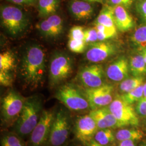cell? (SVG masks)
<instances>
[{
  "instance_id": "cell-1",
  "label": "cell",
  "mask_w": 146,
  "mask_h": 146,
  "mask_svg": "<svg viewBox=\"0 0 146 146\" xmlns=\"http://www.w3.org/2000/svg\"><path fill=\"white\" fill-rule=\"evenodd\" d=\"M45 73V54L43 50L37 45L30 46L22 59L21 75L23 80L31 88H37L43 83Z\"/></svg>"
},
{
  "instance_id": "cell-2",
  "label": "cell",
  "mask_w": 146,
  "mask_h": 146,
  "mask_svg": "<svg viewBox=\"0 0 146 146\" xmlns=\"http://www.w3.org/2000/svg\"><path fill=\"white\" fill-rule=\"evenodd\" d=\"M42 101L37 96L26 98L21 114L13 125V131L21 137L30 135L42 114Z\"/></svg>"
},
{
  "instance_id": "cell-3",
  "label": "cell",
  "mask_w": 146,
  "mask_h": 146,
  "mask_svg": "<svg viewBox=\"0 0 146 146\" xmlns=\"http://www.w3.org/2000/svg\"><path fill=\"white\" fill-rule=\"evenodd\" d=\"M55 98L71 111L84 113L91 110L84 90L74 84L68 83L60 86Z\"/></svg>"
},
{
  "instance_id": "cell-4",
  "label": "cell",
  "mask_w": 146,
  "mask_h": 146,
  "mask_svg": "<svg viewBox=\"0 0 146 146\" xmlns=\"http://www.w3.org/2000/svg\"><path fill=\"white\" fill-rule=\"evenodd\" d=\"M72 126V116L66 109L56 111L47 146L65 145L70 135Z\"/></svg>"
},
{
  "instance_id": "cell-5",
  "label": "cell",
  "mask_w": 146,
  "mask_h": 146,
  "mask_svg": "<svg viewBox=\"0 0 146 146\" xmlns=\"http://www.w3.org/2000/svg\"><path fill=\"white\" fill-rule=\"evenodd\" d=\"M1 21L6 31L14 36L23 33L29 25L26 15L21 9L13 5L1 7Z\"/></svg>"
},
{
  "instance_id": "cell-6",
  "label": "cell",
  "mask_w": 146,
  "mask_h": 146,
  "mask_svg": "<svg viewBox=\"0 0 146 146\" xmlns=\"http://www.w3.org/2000/svg\"><path fill=\"white\" fill-rule=\"evenodd\" d=\"M26 98L14 90H9L1 100V120L6 127L14 125L21 114Z\"/></svg>"
},
{
  "instance_id": "cell-7",
  "label": "cell",
  "mask_w": 146,
  "mask_h": 146,
  "mask_svg": "<svg viewBox=\"0 0 146 146\" xmlns=\"http://www.w3.org/2000/svg\"><path fill=\"white\" fill-rule=\"evenodd\" d=\"M73 69V60L69 56L63 53H58L54 55L49 69L50 86L55 87L62 84L69 77Z\"/></svg>"
},
{
  "instance_id": "cell-8",
  "label": "cell",
  "mask_w": 146,
  "mask_h": 146,
  "mask_svg": "<svg viewBox=\"0 0 146 146\" xmlns=\"http://www.w3.org/2000/svg\"><path fill=\"white\" fill-rule=\"evenodd\" d=\"M56 110H43L38 122L31 131L27 146H47Z\"/></svg>"
},
{
  "instance_id": "cell-9",
  "label": "cell",
  "mask_w": 146,
  "mask_h": 146,
  "mask_svg": "<svg viewBox=\"0 0 146 146\" xmlns=\"http://www.w3.org/2000/svg\"><path fill=\"white\" fill-rule=\"evenodd\" d=\"M111 113L118 121L121 128L139 125L140 120L132 104H128L117 96L108 106Z\"/></svg>"
},
{
  "instance_id": "cell-10",
  "label": "cell",
  "mask_w": 146,
  "mask_h": 146,
  "mask_svg": "<svg viewBox=\"0 0 146 146\" xmlns=\"http://www.w3.org/2000/svg\"><path fill=\"white\" fill-rule=\"evenodd\" d=\"M83 90L91 110L107 107L114 100V87L110 84H104L97 88Z\"/></svg>"
},
{
  "instance_id": "cell-11",
  "label": "cell",
  "mask_w": 146,
  "mask_h": 146,
  "mask_svg": "<svg viewBox=\"0 0 146 146\" xmlns=\"http://www.w3.org/2000/svg\"><path fill=\"white\" fill-rule=\"evenodd\" d=\"M74 132L76 139L83 146H87L94 139L98 127L93 117L88 114L78 116L75 122Z\"/></svg>"
},
{
  "instance_id": "cell-12",
  "label": "cell",
  "mask_w": 146,
  "mask_h": 146,
  "mask_svg": "<svg viewBox=\"0 0 146 146\" xmlns=\"http://www.w3.org/2000/svg\"><path fill=\"white\" fill-rule=\"evenodd\" d=\"M104 70L101 65L94 64L81 69L78 75V82L84 89L94 88L102 86L104 82Z\"/></svg>"
},
{
  "instance_id": "cell-13",
  "label": "cell",
  "mask_w": 146,
  "mask_h": 146,
  "mask_svg": "<svg viewBox=\"0 0 146 146\" xmlns=\"http://www.w3.org/2000/svg\"><path fill=\"white\" fill-rule=\"evenodd\" d=\"M89 45L86 58L91 62H102L114 55L117 51L114 44L106 41L95 42Z\"/></svg>"
},
{
  "instance_id": "cell-14",
  "label": "cell",
  "mask_w": 146,
  "mask_h": 146,
  "mask_svg": "<svg viewBox=\"0 0 146 146\" xmlns=\"http://www.w3.org/2000/svg\"><path fill=\"white\" fill-rule=\"evenodd\" d=\"M36 28L43 36L54 38L62 34L64 30L63 21L60 16L55 14L38 23Z\"/></svg>"
},
{
  "instance_id": "cell-15",
  "label": "cell",
  "mask_w": 146,
  "mask_h": 146,
  "mask_svg": "<svg viewBox=\"0 0 146 146\" xmlns=\"http://www.w3.org/2000/svg\"><path fill=\"white\" fill-rule=\"evenodd\" d=\"M89 114L95 120L99 129L121 128L118 121L110 111L108 106L92 110Z\"/></svg>"
},
{
  "instance_id": "cell-16",
  "label": "cell",
  "mask_w": 146,
  "mask_h": 146,
  "mask_svg": "<svg viewBox=\"0 0 146 146\" xmlns=\"http://www.w3.org/2000/svg\"><path fill=\"white\" fill-rule=\"evenodd\" d=\"M129 64L125 57L119 58L110 64L106 70V74L110 80L121 82L128 78Z\"/></svg>"
},
{
  "instance_id": "cell-17",
  "label": "cell",
  "mask_w": 146,
  "mask_h": 146,
  "mask_svg": "<svg viewBox=\"0 0 146 146\" xmlns=\"http://www.w3.org/2000/svg\"><path fill=\"white\" fill-rule=\"evenodd\" d=\"M68 9L73 17L79 21L90 19L94 12V7L91 3L84 0H71Z\"/></svg>"
},
{
  "instance_id": "cell-18",
  "label": "cell",
  "mask_w": 146,
  "mask_h": 146,
  "mask_svg": "<svg viewBox=\"0 0 146 146\" xmlns=\"http://www.w3.org/2000/svg\"><path fill=\"white\" fill-rule=\"evenodd\" d=\"M115 25L116 28L122 32L129 31L134 26L133 17L124 7L113 6Z\"/></svg>"
},
{
  "instance_id": "cell-19",
  "label": "cell",
  "mask_w": 146,
  "mask_h": 146,
  "mask_svg": "<svg viewBox=\"0 0 146 146\" xmlns=\"http://www.w3.org/2000/svg\"><path fill=\"white\" fill-rule=\"evenodd\" d=\"M95 23L102 25L112 31H117V28L115 25L113 6H104L100 12Z\"/></svg>"
},
{
  "instance_id": "cell-20",
  "label": "cell",
  "mask_w": 146,
  "mask_h": 146,
  "mask_svg": "<svg viewBox=\"0 0 146 146\" xmlns=\"http://www.w3.org/2000/svg\"><path fill=\"white\" fill-rule=\"evenodd\" d=\"M145 136V133L143 131L136 128H123L115 132L116 141L119 142L125 140L139 141L142 140Z\"/></svg>"
},
{
  "instance_id": "cell-21",
  "label": "cell",
  "mask_w": 146,
  "mask_h": 146,
  "mask_svg": "<svg viewBox=\"0 0 146 146\" xmlns=\"http://www.w3.org/2000/svg\"><path fill=\"white\" fill-rule=\"evenodd\" d=\"M60 5V0H38L39 16L47 18L55 14Z\"/></svg>"
},
{
  "instance_id": "cell-22",
  "label": "cell",
  "mask_w": 146,
  "mask_h": 146,
  "mask_svg": "<svg viewBox=\"0 0 146 146\" xmlns=\"http://www.w3.org/2000/svg\"><path fill=\"white\" fill-rule=\"evenodd\" d=\"M93 139L98 143L104 146H114L116 141L115 133L111 128L98 129Z\"/></svg>"
},
{
  "instance_id": "cell-23",
  "label": "cell",
  "mask_w": 146,
  "mask_h": 146,
  "mask_svg": "<svg viewBox=\"0 0 146 146\" xmlns=\"http://www.w3.org/2000/svg\"><path fill=\"white\" fill-rule=\"evenodd\" d=\"M129 69L134 76H143V75H146V64L142 54L131 58Z\"/></svg>"
},
{
  "instance_id": "cell-24",
  "label": "cell",
  "mask_w": 146,
  "mask_h": 146,
  "mask_svg": "<svg viewBox=\"0 0 146 146\" xmlns=\"http://www.w3.org/2000/svg\"><path fill=\"white\" fill-rule=\"evenodd\" d=\"M143 76H134L121 81L119 85V90L122 94L129 92L143 84Z\"/></svg>"
},
{
  "instance_id": "cell-25",
  "label": "cell",
  "mask_w": 146,
  "mask_h": 146,
  "mask_svg": "<svg viewBox=\"0 0 146 146\" xmlns=\"http://www.w3.org/2000/svg\"><path fill=\"white\" fill-rule=\"evenodd\" d=\"M1 146H27L23 138L15 132H7L1 137Z\"/></svg>"
},
{
  "instance_id": "cell-26",
  "label": "cell",
  "mask_w": 146,
  "mask_h": 146,
  "mask_svg": "<svg viewBox=\"0 0 146 146\" xmlns=\"http://www.w3.org/2000/svg\"><path fill=\"white\" fill-rule=\"evenodd\" d=\"M15 65V58L14 54L6 51L0 54V71L11 72Z\"/></svg>"
},
{
  "instance_id": "cell-27",
  "label": "cell",
  "mask_w": 146,
  "mask_h": 146,
  "mask_svg": "<svg viewBox=\"0 0 146 146\" xmlns=\"http://www.w3.org/2000/svg\"><path fill=\"white\" fill-rule=\"evenodd\" d=\"M143 84L129 92L121 95L120 98L128 104H133L137 102L143 97Z\"/></svg>"
},
{
  "instance_id": "cell-28",
  "label": "cell",
  "mask_w": 146,
  "mask_h": 146,
  "mask_svg": "<svg viewBox=\"0 0 146 146\" xmlns=\"http://www.w3.org/2000/svg\"><path fill=\"white\" fill-rule=\"evenodd\" d=\"M132 41L137 46L143 49L146 48V25L138 28L133 36Z\"/></svg>"
},
{
  "instance_id": "cell-29",
  "label": "cell",
  "mask_w": 146,
  "mask_h": 146,
  "mask_svg": "<svg viewBox=\"0 0 146 146\" xmlns=\"http://www.w3.org/2000/svg\"><path fill=\"white\" fill-rule=\"evenodd\" d=\"M68 49L74 53H83L86 49L87 44L84 40H76L72 38L68 39Z\"/></svg>"
},
{
  "instance_id": "cell-30",
  "label": "cell",
  "mask_w": 146,
  "mask_h": 146,
  "mask_svg": "<svg viewBox=\"0 0 146 146\" xmlns=\"http://www.w3.org/2000/svg\"><path fill=\"white\" fill-rule=\"evenodd\" d=\"M84 41L87 45L97 42V41H98V33L95 28L84 29Z\"/></svg>"
},
{
  "instance_id": "cell-31",
  "label": "cell",
  "mask_w": 146,
  "mask_h": 146,
  "mask_svg": "<svg viewBox=\"0 0 146 146\" xmlns=\"http://www.w3.org/2000/svg\"><path fill=\"white\" fill-rule=\"evenodd\" d=\"M84 31L82 27H73L69 31L68 37L76 40H84Z\"/></svg>"
},
{
  "instance_id": "cell-32",
  "label": "cell",
  "mask_w": 146,
  "mask_h": 146,
  "mask_svg": "<svg viewBox=\"0 0 146 146\" xmlns=\"http://www.w3.org/2000/svg\"><path fill=\"white\" fill-rule=\"evenodd\" d=\"M14 81L11 72L0 71V84L4 87H10Z\"/></svg>"
},
{
  "instance_id": "cell-33",
  "label": "cell",
  "mask_w": 146,
  "mask_h": 146,
  "mask_svg": "<svg viewBox=\"0 0 146 146\" xmlns=\"http://www.w3.org/2000/svg\"><path fill=\"white\" fill-rule=\"evenodd\" d=\"M135 110L138 116L146 117V98L143 97L137 102Z\"/></svg>"
},
{
  "instance_id": "cell-34",
  "label": "cell",
  "mask_w": 146,
  "mask_h": 146,
  "mask_svg": "<svg viewBox=\"0 0 146 146\" xmlns=\"http://www.w3.org/2000/svg\"><path fill=\"white\" fill-rule=\"evenodd\" d=\"M136 8L143 21L146 22V0H140L136 5Z\"/></svg>"
},
{
  "instance_id": "cell-35",
  "label": "cell",
  "mask_w": 146,
  "mask_h": 146,
  "mask_svg": "<svg viewBox=\"0 0 146 146\" xmlns=\"http://www.w3.org/2000/svg\"><path fill=\"white\" fill-rule=\"evenodd\" d=\"M135 0H110V3L114 5H121L126 9L130 8Z\"/></svg>"
},
{
  "instance_id": "cell-36",
  "label": "cell",
  "mask_w": 146,
  "mask_h": 146,
  "mask_svg": "<svg viewBox=\"0 0 146 146\" xmlns=\"http://www.w3.org/2000/svg\"><path fill=\"white\" fill-rule=\"evenodd\" d=\"M95 28L98 31H100L106 34H108L112 35L113 37L115 36L117 33V31H112L104 25L99 24V23H95Z\"/></svg>"
},
{
  "instance_id": "cell-37",
  "label": "cell",
  "mask_w": 146,
  "mask_h": 146,
  "mask_svg": "<svg viewBox=\"0 0 146 146\" xmlns=\"http://www.w3.org/2000/svg\"><path fill=\"white\" fill-rule=\"evenodd\" d=\"M13 3L18 5H33L35 0H8Z\"/></svg>"
},
{
  "instance_id": "cell-38",
  "label": "cell",
  "mask_w": 146,
  "mask_h": 146,
  "mask_svg": "<svg viewBox=\"0 0 146 146\" xmlns=\"http://www.w3.org/2000/svg\"><path fill=\"white\" fill-rule=\"evenodd\" d=\"M97 33H98V38L99 41H104L112 37H114L112 35L108 34L103 33L98 31Z\"/></svg>"
},
{
  "instance_id": "cell-39",
  "label": "cell",
  "mask_w": 146,
  "mask_h": 146,
  "mask_svg": "<svg viewBox=\"0 0 146 146\" xmlns=\"http://www.w3.org/2000/svg\"><path fill=\"white\" fill-rule=\"evenodd\" d=\"M136 142L132 140L121 141L117 146H136Z\"/></svg>"
},
{
  "instance_id": "cell-40",
  "label": "cell",
  "mask_w": 146,
  "mask_h": 146,
  "mask_svg": "<svg viewBox=\"0 0 146 146\" xmlns=\"http://www.w3.org/2000/svg\"><path fill=\"white\" fill-rule=\"evenodd\" d=\"M87 146H104V145H101L99 143H98L97 142L94 140V139L92 140L91 141H90L88 143V145H87Z\"/></svg>"
},
{
  "instance_id": "cell-41",
  "label": "cell",
  "mask_w": 146,
  "mask_h": 146,
  "mask_svg": "<svg viewBox=\"0 0 146 146\" xmlns=\"http://www.w3.org/2000/svg\"><path fill=\"white\" fill-rule=\"evenodd\" d=\"M142 50H142V52L141 54H142V55L143 58V59H144V61H145V62L146 64V48L143 49Z\"/></svg>"
},
{
  "instance_id": "cell-42",
  "label": "cell",
  "mask_w": 146,
  "mask_h": 146,
  "mask_svg": "<svg viewBox=\"0 0 146 146\" xmlns=\"http://www.w3.org/2000/svg\"><path fill=\"white\" fill-rule=\"evenodd\" d=\"M86 1H87L90 3H93V2H97V3H102L103 0H84Z\"/></svg>"
},
{
  "instance_id": "cell-43",
  "label": "cell",
  "mask_w": 146,
  "mask_h": 146,
  "mask_svg": "<svg viewBox=\"0 0 146 146\" xmlns=\"http://www.w3.org/2000/svg\"><path fill=\"white\" fill-rule=\"evenodd\" d=\"M143 97L146 98V82L143 85Z\"/></svg>"
},
{
  "instance_id": "cell-44",
  "label": "cell",
  "mask_w": 146,
  "mask_h": 146,
  "mask_svg": "<svg viewBox=\"0 0 146 146\" xmlns=\"http://www.w3.org/2000/svg\"><path fill=\"white\" fill-rule=\"evenodd\" d=\"M139 146H146V140L142 141L140 144Z\"/></svg>"
},
{
  "instance_id": "cell-45",
  "label": "cell",
  "mask_w": 146,
  "mask_h": 146,
  "mask_svg": "<svg viewBox=\"0 0 146 146\" xmlns=\"http://www.w3.org/2000/svg\"><path fill=\"white\" fill-rule=\"evenodd\" d=\"M144 125H145L146 127V118H145V120L144 121Z\"/></svg>"
},
{
  "instance_id": "cell-46",
  "label": "cell",
  "mask_w": 146,
  "mask_h": 146,
  "mask_svg": "<svg viewBox=\"0 0 146 146\" xmlns=\"http://www.w3.org/2000/svg\"><path fill=\"white\" fill-rule=\"evenodd\" d=\"M74 146V145H68V146Z\"/></svg>"
},
{
  "instance_id": "cell-47",
  "label": "cell",
  "mask_w": 146,
  "mask_h": 146,
  "mask_svg": "<svg viewBox=\"0 0 146 146\" xmlns=\"http://www.w3.org/2000/svg\"></svg>"
}]
</instances>
